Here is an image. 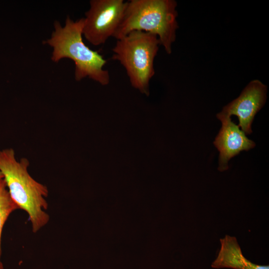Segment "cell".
I'll return each mask as SVG.
<instances>
[{"mask_svg": "<svg viewBox=\"0 0 269 269\" xmlns=\"http://www.w3.org/2000/svg\"><path fill=\"white\" fill-rule=\"evenodd\" d=\"M19 209L12 200L3 178L0 179V269H3L0 261L1 254V237L2 229L10 214Z\"/></svg>", "mask_w": 269, "mask_h": 269, "instance_id": "obj_9", "label": "cell"}, {"mask_svg": "<svg viewBox=\"0 0 269 269\" xmlns=\"http://www.w3.org/2000/svg\"><path fill=\"white\" fill-rule=\"evenodd\" d=\"M177 2L174 0H130L114 37L117 40L139 30L157 35L166 52H172L178 28Z\"/></svg>", "mask_w": 269, "mask_h": 269, "instance_id": "obj_3", "label": "cell"}, {"mask_svg": "<svg viewBox=\"0 0 269 269\" xmlns=\"http://www.w3.org/2000/svg\"><path fill=\"white\" fill-rule=\"evenodd\" d=\"M220 241L221 248L217 257L211 264L213 268L269 269V265L254 264L246 259L236 237L226 235Z\"/></svg>", "mask_w": 269, "mask_h": 269, "instance_id": "obj_8", "label": "cell"}, {"mask_svg": "<svg viewBox=\"0 0 269 269\" xmlns=\"http://www.w3.org/2000/svg\"><path fill=\"white\" fill-rule=\"evenodd\" d=\"M127 2L124 0H91L84 18L83 35L94 46L114 37L122 21Z\"/></svg>", "mask_w": 269, "mask_h": 269, "instance_id": "obj_5", "label": "cell"}, {"mask_svg": "<svg viewBox=\"0 0 269 269\" xmlns=\"http://www.w3.org/2000/svg\"><path fill=\"white\" fill-rule=\"evenodd\" d=\"M217 118L221 122L222 127L213 143L219 152L218 169L224 171L229 168L230 159L242 151L254 148L256 144L248 138L230 117L219 113Z\"/></svg>", "mask_w": 269, "mask_h": 269, "instance_id": "obj_7", "label": "cell"}, {"mask_svg": "<svg viewBox=\"0 0 269 269\" xmlns=\"http://www.w3.org/2000/svg\"><path fill=\"white\" fill-rule=\"evenodd\" d=\"M84 18L74 21L66 18L64 26L59 21L54 24L55 31L44 42L53 50L51 60L55 62L69 58L75 63V79L77 81L88 77L102 85L110 82V75L103 67L107 61L98 51L91 49L83 42Z\"/></svg>", "mask_w": 269, "mask_h": 269, "instance_id": "obj_2", "label": "cell"}, {"mask_svg": "<svg viewBox=\"0 0 269 269\" xmlns=\"http://www.w3.org/2000/svg\"><path fill=\"white\" fill-rule=\"evenodd\" d=\"M29 162L26 158L19 161L12 148L0 150V171L3 176L9 195L19 209L26 212L33 233L48 222L50 217L45 211L48 203L47 187L33 178L28 172Z\"/></svg>", "mask_w": 269, "mask_h": 269, "instance_id": "obj_1", "label": "cell"}, {"mask_svg": "<svg viewBox=\"0 0 269 269\" xmlns=\"http://www.w3.org/2000/svg\"><path fill=\"white\" fill-rule=\"evenodd\" d=\"M159 40L157 35L134 30L117 40L111 59L119 61L126 69L132 86L146 96L149 82L155 74L154 60Z\"/></svg>", "mask_w": 269, "mask_h": 269, "instance_id": "obj_4", "label": "cell"}, {"mask_svg": "<svg viewBox=\"0 0 269 269\" xmlns=\"http://www.w3.org/2000/svg\"><path fill=\"white\" fill-rule=\"evenodd\" d=\"M3 178V176L0 171V179Z\"/></svg>", "mask_w": 269, "mask_h": 269, "instance_id": "obj_10", "label": "cell"}, {"mask_svg": "<svg viewBox=\"0 0 269 269\" xmlns=\"http://www.w3.org/2000/svg\"><path fill=\"white\" fill-rule=\"evenodd\" d=\"M267 93V86L258 80H254L238 98L224 107L220 113L230 117L236 116L239 120L238 126L246 134H250L255 116L266 102Z\"/></svg>", "mask_w": 269, "mask_h": 269, "instance_id": "obj_6", "label": "cell"}]
</instances>
